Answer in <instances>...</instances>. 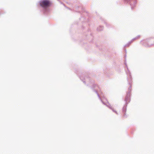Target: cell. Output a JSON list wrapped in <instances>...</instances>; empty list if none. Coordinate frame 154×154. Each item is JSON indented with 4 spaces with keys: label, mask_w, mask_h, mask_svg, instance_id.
Instances as JSON below:
<instances>
[]
</instances>
